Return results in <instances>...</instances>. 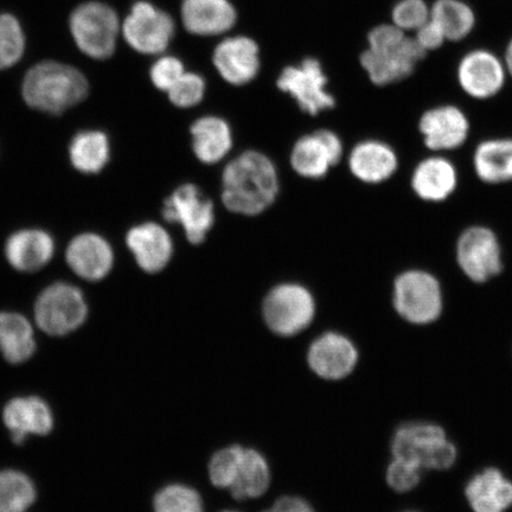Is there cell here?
Segmentation results:
<instances>
[{
    "label": "cell",
    "mask_w": 512,
    "mask_h": 512,
    "mask_svg": "<svg viewBox=\"0 0 512 512\" xmlns=\"http://www.w3.org/2000/svg\"><path fill=\"white\" fill-rule=\"evenodd\" d=\"M388 446L390 456L408 460L422 470H450L458 458L457 446L434 422H403L390 435Z\"/></svg>",
    "instance_id": "277c9868"
},
{
    "label": "cell",
    "mask_w": 512,
    "mask_h": 512,
    "mask_svg": "<svg viewBox=\"0 0 512 512\" xmlns=\"http://www.w3.org/2000/svg\"><path fill=\"white\" fill-rule=\"evenodd\" d=\"M421 467L401 458L390 457L384 466L383 480L389 491L394 494H408L418 488L422 477Z\"/></svg>",
    "instance_id": "e575fe53"
},
{
    "label": "cell",
    "mask_w": 512,
    "mask_h": 512,
    "mask_svg": "<svg viewBox=\"0 0 512 512\" xmlns=\"http://www.w3.org/2000/svg\"><path fill=\"white\" fill-rule=\"evenodd\" d=\"M415 40L419 43V46L422 49L427 51L438 49L443 46L446 37L438 25L430 19V21L418 29V34H416Z\"/></svg>",
    "instance_id": "ab89813d"
},
{
    "label": "cell",
    "mask_w": 512,
    "mask_h": 512,
    "mask_svg": "<svg viewBox=\"0 0 512 512\" xmlns=\"http://www.w3.org/2000/svg\"><path fill=\"white\" fill-rule=\"evenodd\" d=\"M216 512H245V511H243L239 508H235V507H226V508L217 510Z\"/></svg>",
    "instance_id": "b9f144b4"
},
{
    "label": "cell",
    "mask_w": 512,
    "mask_h": 512,
    "mask_svg": "<svg viewBox=\"0 0 512 512\" xmlns=\"http://www.w3.org/2000/svg\"><path fill=\"white\" fill-rule=\"evenodd\" d=\"M123 34L126 42L138 53L162 54L174 37V19L143 0L132 6L123 25Z\"/></svg>",
    "instance_id": "8fae6325"
},
{
    "label": "cell",
    "mask_w": 512,
    "mask_h": 512,
    "mask_svg": "<svg viewBox=\"0 0 512 512\" xmlns=\"http://www.w3.org/2000/svg\"><path fill=\"white\" fill-rule=\"evenodd\" d=\"M273 484V470L270 460L259 448L243 445L232 485L226 492L232 499L233 507L248 502L260 501L268 495Z\"/></svg>",
    "instance_id": "9a60e30c"
},
{
    "label": "cell",
    "mask_w": 512,
    "mask_h": 512,
    "mask_svg": "<svg viewBox=\"0 0 512 512\" xmlns=\"http://www.w3.org/2000/svg\"><path fill=\"white\" fill-rule=\"evenodd\" d=\"M25 50V35L21 23L10 14L0 15V70L14 67Z\"/></svg>",
    "instance_id": "836d02e7"
},
{
    "label": "cell",
    "mask_w": 512,
    "mask_h": 512,
    "mask_svg": "<svg viewBox=\"0 0 512 512\" xmlns=\"http://www.w3.org/2000/svg\"><path fill=\"white\" fill-rule=\"evenodd\" d=\"M3 418L16 444H22L29 434L47 435L54 427L53 414L40 398L11 400L4 409Z\"/></svg>",
    "instance_id": "d4e9b609"
},
{
    "label": "cell",
    "mask_w": 512,
    "mask_h": 512,
    "mask_svg": "<svg viewBox=\"0 0 512 512\" xmlns=\"http://www.w3.org/2000/svg\"><path fill=\"white\" fill-rule=\"evenodd\" d=\"M349 166L352 175L361 182L380 184L394 176L399 168V158L389 144L366 140L352 150Z\"/></svg>",
    "instance_id": "cb8c5ba5"
},
{
    "label": "cell",
    "mask_w": 512,
    "mask_h": 512,
    "mask_svg": "<svg viewBox=\"0 0 512 512\" xmlns=\"http://www.w3.org/2000/svg\"><path fill=\"white\" fill-rule=\"evenodd\" d=\"M126 242L139 267L147 273L164 270L174 252L170 235L157 223L133 227L127 234Z\"/></svg>",
    "instance_id": "44dd1931"
},
{
    "label": "cell",
    "mask_w": 512,
    "mask_h": 512,
    "mask_svg": "<svg viewBox=\"0 0 512 512\" xmlns=\"http://www.w3.org/2000/svg\"><path fill=\"white\" fill-rule=\"evenodd\" d=\"M405 512H418V511H405Z\"/></svg>",
    "instance_id": "7bdbcfd3"
},
{
    "label": "cell",
    "mask_w": 512,
    "mask_h": 512,
    "mask_svg": "<svg viewBox=\"0 0 512 512\" xmlns=\"http://www.w3.org/2000/svg\"><path fill=\"white\" fill-rule=\"evenodd\" d=\"M343 146L337 134L318 131L299 139L294 145L291 164L294 171L306 178H322L342 158Z\"/></svg>",
    "instance_id": "e0dca14e"
},
{
    "label": "cell",
    "mask_w": 512,
    "mask_h": 512,
    "mask_svg": "<svg viewBox=\"0 0 512 512\" xmlns=\"http://www.w3.org/2000/svg\"><path fill=\"white\" fill-rule=\"evenodd\" d=\"M465 498L472 512H507L512 508V480L491 466L467 482Z\"/></svg>",
    "instance_id": "ffe728a7"
},
{
    "label": "cell",
    "mask_w": 512,
    "mask_h": 512,
    "mask_svg": "<svg viewBox=\"0 0 512 512\" xmlns=\"http://www.w3.org/2000/svg\"><path fill=\"white\" fill-rule=\"evenodd\" d=\"M505 70L502 61L490 51H471L459 63V85L473 99L494 98L504 87L507 78Z\"/></svg>",
    "instance_id": "2e32d148"
},
{
    "label": "cell",
    "mask_w": 512,
    "mask_h": 512,
    "mask_svg": "<svg viewBox=\"0 0 512 512\" xmlns=\"http://www.w3.org/2000/svg\"><path fill=\"white\" fill-rule=\"evenodd\" d=\"M192 149L202 163L220 162L232 149L233 138L229 125L221 118L204 117L191 127Z\"/></svg>",
    "instance_id": "83f0119b"
},
{
    "label": "cell",
    "mask_w": 512,
    "mask_h": 512,
    "mask_svg": "<svg viewBox=\"0 0 512 512\" xmlns=\"http://www.w3.org/2000/svg\"><path fill=\"white\" fill-rule=\"evenodd\" d=\"M456 258L460 270L472 283H488L503 271L501 242L489 227L466 228L459 235Z\"/></svg>",
    "instance_id": "9c48e42d"
},
{
    "label": "cell",
    "mask_w": 512,
    "mask_h": 512,
    "mask_svg": "<svg viewBox=\"0 0 512 512\" xmlns=\"http://www.w3.org/2000/svg\"><path fill=\"white\" fill-rule=\"evenodd\" d=\"M34 331L28 319L14 312L0 313V351L10 363H23L34 355Z\"/></svg>",
    "instance_id": "f1b7e54d"
},
{
    "label": "cell",
    "mask_w": 512,
    "mask_h": 512,
    "mask_svg": "<svg viewBox=\"0 0 512 512\" xmlns=\"http://www.w3.org/2000/svg\"><path fill=\"white\" fill-rule=\"evenodd\" d=\"M184 73L181 60L174 56H164L153 64L150 75L153 85L160 91L169 92Z\"/></svg>",
    "instance_id": "74e56055"
},
{
    "label": "cell",
    "mask_w": 512,
    "mask_h": 512,
    "mask_svg": "<svg viewBox=\"0 0 512 512\" xmlns=\"http://www.w3.org/2000/svg\"><path fill=\"white\" fill-rule=\"evenodd\" d=\"M368 42L369 48L362 54L361 63L377 86L407 79L426 54L415 38L407 37L405 31L394 24H383L371 30Z\"/></svg>",
    "instance_id": "7a4b0ae2"
},
{
    "label": "cell",
    "mask_w": 512,
    "mask_h": 512,
    "mask_svg": "<svg viewBox=\"0 0 512 512\" xmlns=\"http://www.w3.org/2000/svg\"><path fill=\"white\" fill-rule=\"evenodd\" d=\"M184 28L197 36H217L234 27L236 11L229 0H183Z\"/></svg>",
    "instance_id": "603a6c76"
},
{
    "label": "cell",
    "mask_w": 512,
    "mask_h": 512,
    "mask_svg": "<svg viewBox=\"0 0 512 512\" xmlns=\"http://www.w3.org/2000/svg\"><path fill=\"white\" fill-rule=\"evenodd\" d=\"M419 132L428 150L453 151L462 147L470 136V121L459 107L441 105L421 115Z\"/></svg>",
    "instance_id": "5bb4252c"
},
{
    "label": "cell",
    "mask_w": 512,
    "mask_h": 512,
    "mask_svg": "<svg viewBox=\"0 0 512 512\" xmlns=\"http://www.w3.org/2000/svg\"><path fill=\"white\" fill-rule=\"evenodd\" d=\"M88 81L80 70L55 61H44L25 75L23 98L37 111L62 114L80 104L88 94Z\"/></svg>",
    "instance_id": "3957f363"
},
{
    "label": "cell",
    "mask_w": 512,
    "mask_h": 512,
    "mask_svg": "<svg viewBox=\"0 0 512 512\" xmlns=\"http://www.w3.org/2000/svg\"><path fill=\"white\" fill-rule=\"evenodd\" d=\"M260 315L272 335L293 339L313 328L318 307L315 296L305 286L281 284L273 287L262 300Z\"/></svg>",
    "instance_id": "5b68a950"
},
{
    "label": "cell",
    "mask_w": 512,
    "mask_h": 512,
    "mask_svg": "<svg viewBox=\"0 0 512 512\" xmlns=\"http://www.w3.org/2000/svg\"><path fill=\"white\" fill-rule=\"evenodd\" d=\"M76 46L94 60H107L117 48L119 17L110 5L101 2L83 3L69 19Z\"/></svg>",
    "instance_id": "ba28073f"
},
{
    "label": "cell",
    "mask_w": 512,
    "mask_h": 512,
    "mask_svg": "<svg viewBox=\"0 0 512 512\" xmlns=\"http://www.w3.org/2000/svg\"><path fill=\"white\" fill-rule=\"evenodd\" d=\"M431 10L424 0H400L393 9V22L403 31L418 30L430 21Z\"/></svg>",
    "instance_id": "8d00e7d4"
},
{
    "label": "cell",
    "mask_w": 512,
    "mask_h": 512,
    "mask_svg": "<svg viewBox=\"0 0 512 512\" xmlns=\"http://www.w3.org/2000/svg\"><path fill=\"white\" fill-rule=\"evenodd\" d=\"M430 19L450 41L463 40L476 23L475 14L462 0H437L432 6Z\"/></svg>",
    "instance_id": "1f68e13d"
},
{
    "label": "cell",
    "mask_w": 512,
    "mask_h": 512,
    "mask_svg": "<svg viewBox=\"0 0 512 512\" xmlns=\"http://www.w3.org/2000/svg\"><path fill=\"white\" fill-rule=\"evenodd\" d=\"M258 512H317L309 499L294 494H283L275 497Z\"/></svg>",
    "instance_id": "f35d334b"
},
{
    "label": "cell",
    "mask_w": 512,
    "mask_h": 512,
    "mask_svg": "<svg viewBox=\"0 0 512 512\" xmlns=\"http://www.w3.org/2000/svg\"><path fill=\"white\" fill-rule=\"evenodd\" d=\"M87 304L78 287L57 283L38 297L35 317L38 326L51 336H64L79 329L87 318Z\"/></svg>",
    "instance_id": "30bf717a"
},
{
    "label": "cell",
    "mask_w": 512,
    "mask_h": 512,
    "mask_svg": "<svg viewBox=\"0 0 512 512\" xmlns=\"http://www.w3.org/2000/svg\"><path fill=\"white\" fill-rule=\"evenodd\" d=\"M36 499L34 483L17 471L0 472V512H25Z\"/></svg>",
    "instance_id": "d6a6232c"
},
{
    "label": "cell",
    "mask_w": 512,
    "mask_h": 512,
    "mask_svg": "<svg viewBox=\"0 0 512 512\" xmlns=\"http://www.w3.org/2000/svg\"><path fill=\"white\" fill-rule=\"evenodd\" d=\"M326 85L328 79L316 59H306L299 66L285 68L278 79L280 91L290 94L299 107L311 115L335 106L334 96L326 92Z\"/></svg>",
    "instance_id": "7c38bea8"
},
{
    "label": "cell",
    "mask_w": 512,
    "mask_h": 512,
    "mask_svg": "<svg viewBox=\"0 0 512 512\" xmlns=\"http://www.w3.org/2000/svg\"><path fill=\"white\" fill-rule=\"evenodd\" d=\"M114 255L110 243L95 234H82L70 242L67 262L79 277L98 281L113 267Z\"/></svg>",
    "instance_id": "7402d4cb"
},
{
    "label": "cell",
    "mask_w": 512,
    "mask_h": 512,
    "mask_svg": "<svg viewBox=\"0 0 512 512\" xmlns=\"http://www.w3.org/2000/svg\"><path fill=\"white\" fill-rule=\"evenodd\" d=\"M169 99L177 107H194L206 94V82L201 75L185 72L168 92Z\"/></svg>",
    "instance_id": "d590c367"
},
{
    "label": "cell",
    "mask_w": 512,
    "mask_h": 512,
    "mask_svg": "<svg viewBox=\"0 0 512 512\" xmlns=\"http://www.w3.org/2000/svg\"><path fill=\"white\" fill-rule=\"evenodd\" d=\"M473 169L486 184L512 182V137L486 139L473 153Z\"/></svg>",
    "instance_id": "4316f807"
},
{
    "label": "cell",
    "mask_w": 512,
    "mask_h": 512,
    "mask_svg": "<svg viewBox=\"0 0 512 512\" xmlns=\"http://www.w3.org/2000/svg\"><path fill=\"white\" fill-rule=\"evenodd\" d=\"M505 69L512 76V41L509 43L507 54H505Z\"/></svg>",
    "instance_id": "60d3db41"
},
{
    "label": "cell",
    "mask_w": 512,
    "mask_h": 512,
    "mask_svg": "<svg viewBox=\"0 0 512 512\" xmlns=\"http://www.w3.org/2000/svg\"><path fill=\"white\" fill-rule=\"evenodd\" d=\"M279 190L277 170L265 155L248 151L230 162L222 177V202L235 214L254 216L274 202Z\"/></svg>",
    "instance_id": "6da1fadb"
},
{
    "label": "cell",
    "mask_w": 512,
    "mask_h": 512,
    "mask_svg": "<svg viewBox=\"0 0 512 512\" xmlns=\"http://www.w3.org/2000/svg\"><path fill=\"white\" fill-rule=\"evenodd\" d=\"M164 219L181 224L192 245H200L213 227L214 206L202 191L192 184H184L164 203Z\"/></svg>",
    "instance_id": "4fadbf2b"
},
{
    "label": "cell",
    "mask_w": 512,
    "mask_h": 512,
    "mask_svg": "<svg viewBox=\"0 0 512 512\" xmlns=\"http://www.w3.org/2000/svg\"><path fill=\"white\" fill-rule=\"evenodd\" d=\"M213 61L217 72L230 85H246L259 73L258 44L249 37L227 38L216 47Z\"/></svg>",
    "instance_id": "ac0fdd59"
},
{
    "label": "cell",
    "mask_w": 512,
    "mask_h": 512,
    "mask_svg": "<svg viewBox=\"0 0 512 512\" xmlns=\"http://www.w3.org/2000/svg\"><path fill=\"white\" fill-rule=\"evenodd\" d=\"M69 156L76 170L83 174H98L110 160V142L105 133L80 132L70 144Z\"/></svg>",
    "instance_id": "f546056e"
},
{
    "label": "cell",
    "mask_w": 512,
    "mask_h": 512,
    "mask_svg": "<svg viewBox=\"0 0 512 512\" xmlns=\"http://www.w3.org/2000/svg\"><path fill=\"white\" fill-rule=\"evenodd\" d=\"M151 505L152 512H208L201 490L181 480L159 486Z\"/></svg>",
    "instance_id": "4dcf8cb0"
},
{
    "label": "cell",
    "mask_w": 512,
    "mask_h": 512,
    "mask_svg": "<svg viewBox=\"0 0 512 512\" xmlns=\"http://www.w3.org/2000/svg\"><path fill=\"white\" fill-rule=\"evenodd\" d=\"M456 166L443 156H431L422 159L415 166L411 178V187L420 200L428 203L445 202L458 188Z\"/></svg>",
    "instance_id": "d6986e66"
},
{
    "label": "cell",
    "mask_w": 512,
    "mask_h": 512,
    "mask_svg": "<svg viewBox=\"0 0 512 512\" xmlns=\"http://www.w3.org/2000/svg\"><path fill=\"white\" fill-rule=\"evenodd\" d=\"M55 243L43 230L25 229L11 235L5 255L10 265L21 272H36L53 258Z\"/></svg>",
    "instance_id": "484cf974"
},
{
    "label": "cell",
    "mask_w": 512,
    "mask_h": 512,
    "mask_svg": "<svg viewBox=\"0 0 512 512\" xmlns=\"http://www.w3.org/2000/svg\"><path fill=\"white\" fill-rule=\"evenodd\" d=\"M305 361L319 380L341 382L355 373L361 362V350L347 332L325 329L307 343Z\"/></svg>",
    "instance_id": "52a82bcc"
},
{
    "label": "cell",
    "mask_w": 512,
    "mask_h": 512,
    "mask_svg": "<svg viewBox=\"0 0 512 512\" xmlns=\"http://www.w3.org/2000/svg\"><path fill=\"white\" fill-rule=\"evenodd\" d=\"M393 307L406 323L426 326L437 322L444 312V292L437 277L425 270H407L396 277Z\"/></svg>",
    "instance_id": "8992f818"
}]
</instances>
